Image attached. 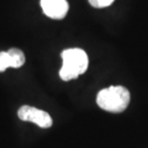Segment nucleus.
Wrapping results in <instances>:
<instances>
[{"mask_svg": "<svg viewBox=\"0 0 148 148\" xmlns=\"http://www.w3.org/2000/svg\"><path fill=\"white\" fill-rule=\"evenodd\" d=\"M63 66L60 69V77L63 81L76 79L85 73L88 66V55L83 49L69 48L62 52Z\"/></svg>", "mask_w": 148, "mask_h": 148, "instance_id": "f257e3e1", "label": "nucleus"}, {"mask_svg": "<svg viewBox=\"0 0 148 148\" xmlns=\"http://www.w3.org/2000/svg\"><path fill=\"white\" fill-rule=\"evenodd\" d=\"M96 103L102 110L110 112H122L130 103V92L126 88L116 86L100 90Z\"/></svg>", "mask_w": 148, "mask_h": 148, "instance_id": "f03ea898", "label": "nucleus"}, {"mask_svg": "<svg viewBox=\"0 0 148 148\" xmlns=\"http://www.w3.org/2000/svg\"><path fill=\"white\" fill-rule=\"evenodd\" d=\"M17 116L20 120L26 121V122H33L43 129L50 128L53 124L52 117L48 112L32 106H21L17 112Z\"/></svg>", "mask_w": 148, "mask_h": 148, "instance_id": "7ed1b4c3", "label": "nucleus"}, {"mask_svg": "<svg viewBox=\"0 0 148 148\" xmlns=\"http://www.w3.org/2000/svg\"><path fill=\"white\" fill-rule=\"evenodd\" d=\"M40 6L44 14L53 19H62L69 12L66 0H40Z\"/></svg>", "mask_w": 148, "mask_h": 148, "instance_id": "20e7f679", "label": "nucleus"}, {"mask_svg": "<svg viewBox=\"0 0 148 148\" xmlns=\"http://www.w3.org/2000/svg\"><path fill=\"white\" fill-rule=\"evenodd\" d=\"M8 57L10 67L19 69L25 63V56L21 50L18 48H11L8 50Z\"/></svg>", "mask_w": 148, "mask_h": 148, "instance_id": "39448f33", "label": "nucleus"}, {"mask_svg": "<svg viewBox=\"0 0 148 148\" xmlns=\"http://www.w3.org/2000/svg\"><path fill=\"white\" fill-rule=\"evenodd\" d=\"M9 67H10V64H9L8 52H0V72L5 71Z\"/></svg>", "mask_w": 148, "mask_h": 148, "instance_id": "423d86ee", "label": "nucleus"}, {"mask_svg": "<svg viewBox=\"0 0 148 148\" xmlns=\"http://www.w3.org/2000/svg\"><path fill=\"white\" fill-rule=\"evenodd\" d=\"M114 0H88L90 4L94 8H105L110 6Z\"/></svg>", "mask_w": 148, "mask_h": 148, "instance_id": "0eeeda50", "label": "nucleus"}]
</instances>
